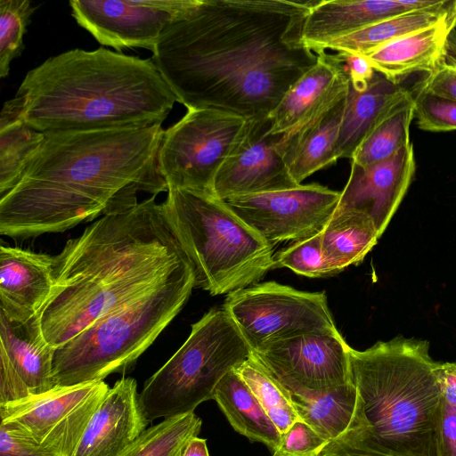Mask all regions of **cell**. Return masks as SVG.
<instances>
[{
    "mask_svg": "<svg viewBox=\"0 0 456 456\" xmlns=\"http://www.w3.org/2000/svg\"><path fill=\"white\" fill-rule=\"evenodd\" d=\"M313 2L189 0L151 59L187 110L268 118L317 62L302 40Z\"/></svg>",
    "mask_w": 456,
    "mask_h": 456,
    "instance_id": "obj_1",
    "label": "cell"
},
{
    "mask_svg": "<svg viewBox=\"0 0 456 456\" xmlns=\"http://www.w3.org/2000/svg\"><path fill=\"white\" fill-rule=\"evenodd\" d=\"M161 124L45 133L15 187L0 197V233L21 240L62 232L126 209L141 192L167 191L158 163Z\"/></svg>",
    "mask_w": 456,
    "mask_h": 456,
    "instance_id": "obj_2",
    "label": "cell"
},
{
    "mask_svg": "<svg viewBox=\"0 0 456 456\" xmlns=\"http://www.w3.org/2000/svg\"><path fill=\"white\" fill-rule=\"evenodd\" d=\"M155 199L101 216L53 256V289L37 314L51 346L192 268Z\"/></svg>",
    "mask_w": 456,
    "mask_h": 456,
    "instance_id": "obj_3",
    "label": "cell"
},
{
    "mask_svg": "<svg viewBox=\"0 0 456 456\" xmlns=\"http://www.w3.org/2000/svg\"><path fill=\"white\" fill-rule=\"evenodd\" d=\"M17 94L24 121L43 133L151 126L177 102L151 58L103 47L47 59L26 74Z\"/></svg>",
    "mask_w": 456,
    "mask_h": 456,
    "instance_id": "obj_4",
    "label": "cell"
},
{
    "mask_svg": "<svg viewBox=\"0 0 456 456\" xmlns=\"http://www.w3.org/2000/svg\"><path fill=\"white\" fill-rule=\"evenodd\" d=\"M436 362L428 341L401 335L362 351L351 347L363 416L338 439L380 456H440Z\"/></svg>",
    "mask_w": 456,
    "mask_h": 456,
    "instance_id": "obj_5",
    "label": "cell"
},
{
    "mask_svg": "<svg viewBox=\"0 0 456 456\" xmlns=\"http://www.w3.org/2000/svg\"><path fill=\"white\" fill-rule=\"evenodd\" d=\"M162 203L169 227L192 265L195 287L230 294L274 269L273 246L212 192L167 188Z\"/></svg>",
    "mask_w": 456,
    "mask_h": 456,
    "instance_id": "obj_6",
    "label": "cell"
},
{
    "mask_svg": "<svg viewBox=\"0 0 456 456\" xmlns=\"http://www.w3.org/2000/svg\"><path fill=\"white\" fill-rule=\"evenodd\" d=\"M195 287L193 268L103 315L55 348L57 386L124 374L182 310Z\"/></svg>",
    "mask_w": 456,
    "mask_h": 456,
    "instance_id": "obj_7",
    "label": "cell"
},
{
    "mask_svg": "<svg viewBox=\"0 0 456 456\" xmlns=\"http://www.w3.org/2000/svg\"><path fill=\"white\" fill-rule=\"evenodd\" d=\"M251 354L224 309H211L191 325L185 342L145 381L139 394L145 418L151 422L194 412L200 403L213 400L222 378Z\"/></svg>",
    "mask_w": 456,
    "mask_h": 456,
    "instance_id": "obj_8",
    "label": "cell"
},
{
    "mask_svg": "<svg viewBox=\"0 0 456 456\" xmlns=\"http://www.w3.org/2000/svg\"><path fill=\"white\" fill-rule=\"evenodd\" d=\"M248 119L214 109H189L164 131L158 154L167 188L213 193L217 172L242 136Z\"/></svg>",
    "mask_w": 456,
    "mask_h": 456,
    "instance_id": "obj_9",
    "label": "cell"
},
{
    "mask_svg": "<svg viewBox=\"0 0 456 456\" xmlns=\"http://www.w3.org/2000/svg\"><path fill=\"white\" fill-rule=\"evenodd\" d=\"M223 308L252 352L297 334L338 330L324 292L297 290L275 281L228 294Z\"/></svg>",
    "mask_w": 456,
    "mask_h": 456,
    "instance_id": "obj_10",
    "label": "cell"
},
{
    "mask_svg": "<svg viewBox=\"0 0 456 456\" xmlns=\"http://www.w3.org/2000/svg\"><path fill=\"white\" fill-rule=\"evenodd\" d=\"M110 386L103 380L54 388L0 405L1 424L52 456H72Z\"/></svg>",
    "mask_w": 456,
    "mask_h": 456,
    "instance_id": "obj_11",
    "label": "cell"
},
{
    "mask_svg": "<svg viewBox=\"0 0 456 456\" xmlns=\"http://www.w3.org/2000/svg\"><path fill=\"white\" fill-rule=\"evenodd\" d=\"M350 349L337 330L288 337L252 354L291 395H303L351 383Z\"/></svg>",
    "mask_w": 456,
    "mask_h": 456,
    "instance_id": "obj_12",
    "label": "cell"
},
{
    "mask_svg": "<svg viewBox=\"0 0 456 456\" xmlns=\"http://www.w3.org/2000/svg\"><path fill=\"white\" fill-rule=\"evenodd\" d=\"M341 191L316 183L224 200L266 242L296 241L322 232L335 212Z\"/></svg>",
    "mask_w": 456,
    "mask_h": 456,
    "instance_id": "obj_13",
    "label": "cell"
},
{
    "mask_svg": "<svg viewBox=\"0 0 456 456\" xmlns=\"http://www.w3.org/2000/svg\"><path fill=\"white\" fill-rule=\"evenodd\" d=\"M189 0H71L77 23L101 45L121 51L140 47L154 51L167 27Z\"/></svg>",
    "mask_w": 456,
    "mask_h": 456,
    "instance_id": "obj_14",
    "label": "cell"
},
{
    "mask_svg": "<svg viewBox=\"0 0 456 456\" xmlns=\"http://www.w3.org/2000/svg\"><path fill=\"white\" fill-rule=\"evenodd\" d=\"M270 118L248 119L246 129L216 174L213 193L222 200L294 188L285 164L282 134L271 131Z\"/></svg>",
    "mask_w": 456,
    "mask_h": 456,
    "instance_id": "obj_15",
    "label": "cell"
},
{
    "mask_svg": "<svg viewBox=\"0 0 456 456\" xmlns=\"http://www.w3.org/2000/svg\"><path fill=\"white\" fill-rule=\"evenodd\" d=\"M54 351L42 334L38 315L17 322L0 313V405L57 387Z\"/></svg>",
    "mask_w": 456,
    "mask_h": 456,
    "instance_id": "obj_16",
    "label": "cell"
},
{
    "mask_svg": "<svg viewBox=\"0 0 456 456\" xmlns=\"http://www.w3.org/2000/svg\"><path fill=\"white\" fill-rule=\"evenodd\" d=\"M415 167L411 142L375 164L362 167L351 162L349 178L337 208L366 215L381 236L408 191Z\"/></svg>",
    "mask_w": 456,
    "mask_h": 456,
    "instance_id": "obj_17",
    "label": "cell"
},
{
    "mask_svg": "<svg viewBox=\"0 0 456 456\" xmlns=\"http://www.w3.org/2000/svg\"><path fill=\"white\" fill-rule=\"evenodd\" d=\"M442 0L314 1L304 21L302 40L316 53L331 42L385 19L439 4Z\"/></svg>",
    "mask_w": 456,
    "mask_h": 456,
    "instance_id": "obj_18",
    "label": "cell"
},
{
    "mask_svg": "<svg viewBox=\"0 0 456 456\" xmlns=\"http://www.w3.org/2000/svg\"><path fill=\"white\" fill-rule=\"evenodd\" d=\"M148 424L136 380L122 378L92 416L72 456H119Z\"/></svg>",
    "mask_w": 456,
    "mask_h": 456,
    "instance_id": "obj_19",
    "label": "cell"
},
{
    "mask_svg": "<svg viewBox=\"0 0 456 456\" xmlns=\"http://www.w3.org/2000/svg\"><path fill=\"white\" fill-rule=\"evenodd\" d=\"M285 94L270 115L272 133L289 134L329 110L349 90L348 75L334 55L323 52Z\"/></svg>",
    "mask_w": 456,
    "mask_h": 456,
    "instance_id": "obj_20",
    "label": "cell"
},
{
    "mask_svg": "<svg viewBox=\"0 0 456 456\" xmlns=\"http://www.w3.org/2000/svg\"><path fill=\"white\" fill-rule=\"evenodd\" d=\"M53 286V256L1 246L0 313L9 320L26 322L37 315Z\"/></svg>",
    "mask_w": 456,
    "mask_h": 456,
    "instance_id": "obj_21",
    "label": "cell"
},
{
    "mask_svg": "<svg viewBox=\"0 0 456 456\" xmlns=\"http://www.w3.org/2000/svg\"><path fill=\"white\" fill-rule=\"evenodd\" d=\"M456 28V7L437 23L390 42L362 55L373 69L399 84L415 72L435 71L447 53Z\"/></svg>",
    "mask_w": 456,
    "mask_h": 456,
    "instance_id": "obj_22",
    "label": "cell"
},
{
    "mask_svg": "<svg viewBox=\"0 0 456 456\" xmlns=\"http://www.w3.org/2000/svg\"><path fill=\"white\" fill-rule=\"evenodd\" d=\"M411 95L408 89L376 71L364 89L354 90L349 85L337 142L338 159H352L375 126Z\"/></svg>",
    "mask_w": 456,
    "mask_h": 456,
    "instance_id": "obj_23",
    "label": "cell"
},
{
    "mask_svg": "<svg viewBox=\"0 0 456 456\" xmlns=\"http://www.w3.org/2000/svg\"><path fill=\"white\" fill-rule=\"evenodd\" d=\"M346 98L347 94L298 129L282 134L283 159L297 183L338 160L336 148Z\"/></svg>",
    "mask_w": 456,
    "mask_h": 456,
    "instance_id": "obj_24",
    "label": "cell"
},
{
    "mask_svg": "<svg viewBox=\"0 0 456 456\" xmlns=\"http://www.w3.org/2000/svg\"><path fill=\"white\" fill-rule=\"evenodd\" d=\"M292 400L299 419L329 442L351 431L362 417V402L352 382L322 392L292 395Z\"/></svg>",
    "mask_w": 456,
    "mask_h": 456,
    "instance_id": "obj_25",
    "label": "cell"
},
{
    "mask_svg": "<svg viewBox=\"0 0 456 456\" xmlns=\"http://www.w3.org/2000/svg\"><path fill=\"white\" fill-rule=\"evenodd\" d=\"M213 400L236 432L251 442L264 444L273 452L277 451L281 434L235 370L219 381Z\"/></svg>",
    "mask_w": 456,
    "mask_h": 456,
    "instance_id": "obj_26",
    "label": "cell"
},
{
    "mask_svg": "<svg viewBox=\"0 0 456 456\" xmlns=\"http://www.w3.org/2000/svg\"><path fill=\"white\" fill-rule=\"evenodd\" d=\"M379 238L369 216L337 208L321 232L322 255L333 275L362 263Z\"/></svg>",
    "mask_w": 456,
    "mask_h": 456,
    "instance_id": "obj_27",
    "label": "cell"
},
{
    "mask_svg": "<svg viewBox=\"0 0 456 456\" xmlns=\"http://www.w3.org/2000/svg\"><path fill=\"white\" fill-rule=\"evenodd\" d=\"M455 7L456 0H442L431 7L406 12L337 39L329 44L325 50L364 55L390 42L437 23Z\"/></svg>",
    "mask_w": 456,
    "mask_h": 456,
    "instance_id": "obj_28",
    "label": "cell"
},
{
    "mask_svg": "<svg viewBox=\"0 0 456 456\" xmlns=\"http://www.w3.org/2000/svg\"><path fill=\"white\" fill-rule=\"evenodd\" d=\"M415 117L413 94L396 105L370 132L351 162L365 167L383 161L410 142V126Z\"/></svg>",
    "mask_w": 456,
    "mask_h": 456,
    "instance_id": "obj_29",
    "label": "cell"
},
{
    "mask_svg": "<svg viewBox=\"0 0 456 456\" xmlns=\"http://www.w3.org/2000/svg\"><path fill=\"white\" fill-rule=\"evenodd\" d=\"M45 137L24 119L0 128V197L20 182Z\"/></svg>",
    "mask_w": 456,
    "mask_h": 456,
    "instance_id": "obj_30",
    "label": "cell"
},
{
    "mask_svg": "<svg viewBox=\"0 0 456 456\" xmlns=\"http://www.w3.org/2000/svg\"><path fill=\"white\" fill-rule=\"evenodd\" d=\"M201 425L194 412L164 419L147 428L119 456H181L187 442L200 434Z\"/></svg>",
    "mask_w": 456,
    "mask_h": 456,
    "instance_id": "obj_31",
    "label": "cell"
},
{
    "mask_svg": "<svg viewBox=\"0 0 456 456\" xmlns=\"http://www.w3.org/2000/svg\"><path fill=\"white\" fill-rule=\"evenodd\" d=\"M281 434L300 419L291 394L253 356L235 369Z\"/></svg>",
    "mask_w": 456,
    "mask_h": 456,
    "instance_id": "obj_32",
    "label": "cell"
},
{
    "mask_svg": "<svg viewBox=\"0 0 456 456\" xmlns=\"http://www.w3.org/2000/svg\"><path fill=\"white\" fill-rule=\"evenodd\" d=\"M36 8L29 0H0V77L8 76L11 61L23 48V36Z\"/></svg>",
    "mask_w": 456,
    "mask_h": 456,
    "instance_id": "obj_33",
    "label": "cell"
},
{
    "mask_svg": "<svg viewBox=\"0 0 456 456\" xmlns=\"http://www.w3.org/2000/svg\"><path fill=\"white\" fill-rule=\"evenodd\" d=\"M274 268L287 267L298 275L310 278L332 276L322 251L321 232L293 241L274 254Z\"/></svg>",
    "mask_w": 456,
    "mask_h": 456,
    "instance_id": "obj_34",
    "label": "cell"
},
{
    "mask_svg": "<svg viewBox=\"0 0 456 456\" xmlns=\"http://www.w3.org/2000/svg\"><path fill=\"white\" fill-rule=\"evenodd\" d=\"M436 373L442 394L439 454L456 456V362H437Z\"/></svg>",
    "mask_w": 456,
    "mask_h": 456,
    "instance_id": "obj_35",
    "label": "cell"
},
{
    "mask_svg": "<svg viewBox=\"0 0 456 456\" xmlns=\"http://www.w3.org/2000/svg\"><path fill=\"white\" fill-rule=\"evenodd\" d=\"M413 97L419 128L428 132L456 130V101L420 89Z\"/></svg>",
    "mask_w": 456,
    "mask_h": 456,
    "instance_id": "obj_36",
    "label": "cell"
},
{
    "mask_svg": "<svg viewBox=\"0 0 456 456\" xmlns=\"http://www.w3.org/2000/svg\"><path fill=\"white\" fill-rule=\"evenodd\" d=\"M330 442L302 419L281 434L276 451L282 456H320Z\"/></svg>",
    "mask_w": 456,
    "mask_h": 456,
    "instance_id": "obj_37",
    "label": "cell"
},
{
    "mask_svg": "<svg viewBox=\"0 0 456 456\" xmlns=\"http://www.w3.org/2000/svg\"><path fill=\"white\" fill-rule=\"evenodd\" d=\"M417 89L456 101V62L443 61L435 71L428 74Z\"/></svg>",
    "mask_w": 456,
    "mask_h": 456,
    "instance_id": "obj_38",
    "label": "cell"
},
{
    "mask_svg": "<svg viewBox=\"0 0 456 456\" xmlns=\"http://www.w3.org/2000/svg\"><path fill=\"white\" fill-rule=\"evenodd\" d=\"M334 56L343 64L352 88L362 90L368 86L375 74V70L365 57L346 53H338Z\"/></svg>",
    "mask_w": 456,
    "mask_h": 456,
    "instance_id": "obj_39",
    "label": "cell"
},
{
    "mask_svg": "<svg viewBox=\"0 0 456 456\" xmlns=\"http://www.w3.org/2000/svg\"><path fill=\"white\" fill-rule=\"evenodd\" d=\"M0 456H52L21 435L0 425Z\"/></svg>",
    "mask_w": 456,
    "mask_h": 456,
    "instance_id": "obj_40",
    "label": "cell"
},
{
    "mask_svg": "<svg viewBox=\"0 0 456 456\" xmlns=\"http://www.w3.org/2000/svg\"><path fill=\"white\" fill-rule=\"evenodd\" d=\"M320 456H380L341 440L330 442Z\"/></svg>",
    "mask_w": 456,
    "mask_h": 456,
    "instance_id": "obj_41",
    "label": "cell"
},
{
    "mask_svg": "<svg viewBox=\"0 0 456 456\" xmlns=\"http://www.w3.org/2000/svg\"><path fill=\"white\" fill-rule=\"evenodd\" d=\"M181 456H209L207 440L198 436L191 438L184 445Z\"/></svg>",
    "mask_w": 456,
    "mask_h": 456,
    "instance_id": "obj_42",
    "label": "cell"
},
{
    "mask_svg": "<svg viewBox=\"0 0 456 456\" xmlns=\"http://www.w3.org/2000/svg\"><path fill=\"white\" fill-rule=\"evenodd\" d=\"M272 456H282V455H281V454H279L278 452H273V455H272Z\"/></svg>",
    "mask_w": 456,
    "mask_h": 456,
    "instance_id": "obj_43",
    "label": "cell"
}]
</instances>
